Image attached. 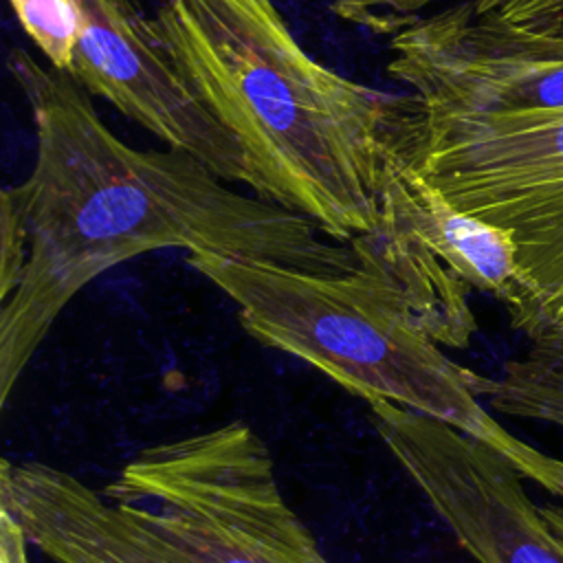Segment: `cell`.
Wrapping results in <instances>:
<instances>
[{"mask_svg": "<svg viewBox=\"0 0 563 563\" xmlns=\"http://www.w3.org/2000/svg\"><path fill=\"white\" fill-rule=\"evenodd\" d=\"M387 73L418 101L468 112L563 110V29L532 31L446 7L389 35Z\"/></svg>", "mask_w": 563, "mask_h": 563, "instance_id": "cell-7", "label": "cell"}, {"mask_svg": "<svg viewBox=\"0 0 563 563\" xmlns=\"http://www.w3.org/2000/svg\"><path fill=\"white\" fill-rule=\"evenodd\" d=\"M0 510L53 563H196L128 506L44 462L2 460Z\"/></svg>", "mask_w": 563, "mask_h": 563, "instance_id": "cell-9", "label": "cell"}, {"mask_svg": "<svg viewBox=\"0 0 563 563\" xmlns=\"http://www.w3.org/2000/svg\"><path fill=\"white\" fill-rule=\"evenodd\" d=\"M433 0H330V9L345 22L374 35H394L418 20V11Z\"/></svg>", "mask_w": 563, "mask_h": 563, "instance_id": "cell-14", "label": "cell"}, {"mask_svg": "<svg viewBox=\"0 0 563 563\" xmlns=\"http://www.w3.org/2000/svg\"><path fill=\"white\" fill-rule=\"evenodd\" d=\"M0 563H13L11 554L7 550H2V548H0Z\"/></svg>", "mask_w": 563, "mask_h": 563, "instance_id": "cell-18", "label": "cell"}, {"mask_svg": "<svg viewBox=\"0 0 563 563\" xmlns=\"http://www.w3.org/2000/svg\"><path fill=\"white\" fill-rule=\"evenodd\" d=\"M356 264L387 284L416 323L440 345L466 347L477 332L468 306L471 288L460 282L405 227L380 218L378 229L352 242Z\"/></svg>", "mask_w": 563, "mask_h": 563, "instance_id": "cell-11", "label": "cell"}, {"mask_svg": "<svg viewBox=\"0 0 563 563\" xmlns=\"http://www.w3.org/2000/svg\"><path fill=\"white\" fill-rule=\"evenodd\" d=\"M189 266L235 306L249 336L319 369L363 400H389L442 420L506 455L545 493L563 499V457L512 435L482 405L477 372L451 361L383 279L306 273L266 262L189 253Z\"/></svg>", "mask_w": 563, "mask_h": 563, "instance_id": "cell-3", "label": "cell"}, {"mask_svg": "<svg viewBox=\"0 0 563 563\" xmlns=\"http://www.w3.org/2000/svg\"><path fill=\"white\" fill-rule=\"evenodd\" d=\"M77 44L70 75L165 147L202 161L227 183L246 185V154L176 70L152 15L134 0H70Z\"/></svg>", "mask_w": 563, "mask_h": 563, "instance_id": "cell-8", "label": "cell"}, {"mask_svg": "<svg viewBox=\"0 0 563 563\" xmlns=\"http://www.w3.org/2000/svg\"><path fill=\"white\" fill-rule=\"evenodd\" d=\"M26 231L13 200L0 198V301H4L22 279L26 264Z\"/></svg>", "mask_w": 563, "mask_h": 563, "instance_id": "cell-15", "label": "cell"}, {"mask_svg": "<svg viewBox=\"0 0 563 563\" xmlns=\"http://www.w3.org/2000/svg\"><path fill=\"white\" fill-rule=\"evenodd\" d=\"M391 154L510 233L530 295L523 334L563 332V110L468 112L402 95Z\"/></svg>", "mask_w": 563, "mask_h": 563, "instance_id": "cell-4", "label": "cell"}, {"mask_svg": "<svg viewBox=\"0 0 563 563\" xmlns=\"http://www.w3.org/2000/svg\"><path fill=\"white\" fill-rule=\"evenodd\" d=\"M475 391L501 416L563 429V332L530 339L499 376H477Z\"/></svg>", "mask_w": 563, "mask_h": 563, "instance_id": "cell-12", "label": "cell"}, {"mask_svg": "<svg viewBox=\"0 0 563 563\" xmlns=\"http://www.w3.org/2000/svg\"><path fill=\"white\" fill-rule=\"evenodd\" d=\"M541 512L545 517V521L550 523V528L563 537V508L559 504H543L541 506Z\"/></svg>", "mask_w": 563, "mask_h": 563, "instance_id": "cell-17", "label": "cell"}, {"mask_svg": "<svg viewBox=\"0 0 563 563\" xmlns=\"http://www.w3.org/2000/svg\"><path fill=\"white\" fill-rule=\"evenodd\" d=\"M0 548L7 550L13 559V563H31L29 561V541L22 532V528L13 521V517L4 510H0Z\"/></svg>", "mask_w": 563, "mask_h": 563, "instance_id": "cell-16", "label": "cell"}, {"mask_svg": "<svg viewBox=\"0 0 563 563\" xmlns=\"http://www.w3.org/2000/svg\"><path fill=\"white\" fill-rule=\"evenodd\" d=\"M35 128L29 176L2 191L26 231V264L0 308V405H7L35 350L101 273L158 249L266 262L306 273H350V242L260 196H244L196 156L139 150L99 117L70 73L24 48L9 53Z\"/></svg>", "mask_w": 563, "mask_h": 563, "instance_id": "cell-1", "label": "cell"}, {"mask_svg": "<svg viewBox=\"0 0 563 563\" xmlns=\"http://www.w3.org/2000/svg\"><path fill=\"white\" fill-rule=\"evenodd\" d=\"M367 407L385 449L477 563H563V537L506 455L396 402L367 400Z\"/></svg>", "mask_w": 563, "mask_h": 563, "instance_id": "cell-6", "label": "cell"}, {"mask_svg": "<svg viewBox=\"0 0 563 563\" xmlns=\"http://www.w3.org/2000/svg\"><path fill=\"white\" fill-rule=\"evenodd\" d=\"M13 13L42 53L48 66L57 70H70L73 53L77 44V15L70 0H9Z\"/></svg>", "mask_w": 563, "mask_h": 563, "instance_id": "cell-13", "label": "cell"}, {"mask_svg": "<svg viewBox=\"0 0 563 563\" xmlns=\"http://www.w3.org/2000/svg\"><path fill=\"white\" fill-rule=\"evenodd\" d=\"M383 218L411 231L471 290L504 303L515 330H526L530 295L508 231L455 207L396 156L383 187Z\"/></svg>", "mask_w": 563, "mask_h": 563, "instance_id": "cell-10", "label": "cell"}, {"mask_svg": "<svg viewBox=\"0 0 563 563\" xmlns=\"http://www.w3.org/2000/svg\"><path fill=\"white\" fill-rule=\"evenodd\" d=\"M176 70L246 154V187L352 242L378 229L402 95L314 59L273 0H156Z\"/></svg>", "mask_w": 563, "mask_h": 563, "instance_id": "cell-2", "label": "cell"}, {"mask_svg": "<svg viewBox=\"0 0 563 563\" xmlns=\"http://www.w3.org/2000/svg\"><path fill=\"white\" fill-rule=\"evenodd\" d=\"M101 493L196 563H330L244 420L139 451Z\"/></svg>", "mask_w": 563, "mask_h": 563, "instance_id": "cell-5", "label": "cell"}]
</instances>
